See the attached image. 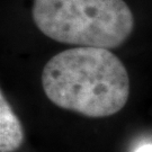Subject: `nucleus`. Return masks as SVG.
<instances>
[{
    "label": "nucleus",
    "mask_w": 152,
    "mask_h": 152,
    "mask_svg": "<svg viewBox=\"0 0 152 152\" xmlns=\"http://www.w3.org/2000/svg\"><path fill=\"white\" fill-rule=\"evenodd\" d=\"M41 81L50 102L88 117L116 114L130 97L129 72L108 49L64 50L46 62Z\"/></svg>",
    "instance_id": "1"
},
{
    "label": "nucleus",
    "mask_w": 152,
    "mask_h": 152,
    "mask_svg": "<svg viewBox=\"0 0 152 152\" xmlns=\"http://www.w3.org/2000/svg\"><path fill=\"white\" fill-rule=\"evenodd\" d=\"M32 17L51 39L86 48H117L134 27L124 0H33Z\"/></svg>",
    "instance_id": "2"
},
{
    "label": "nucleus",
    "mask_w": 152,
    "mask_h": 152,
    "mask_svg": "<svg viewBox=\"0 0 152 152\" xmlns=\"http://www.w3.org/2000/svg\"><path fill=\"white\" fill-rule=\"evenodd\" d=\"M24 142L23 126L10 104L0 94V152H15Z\"/></svg>",
    "instance_id": "3"
},
{
    "label": "nucleus",
    "mask_w": 152,
    "mask_h": 152,
    "mask_svg": "<svg viewBox=\"0 0 152 152\" xmlns=\"http://www.w3.org/2000/svg\"><path fill=\"white\" fill-rule=\"evenodd\" d=\"M134 152H152V144H145L141 145L136 149Z\"/></svg>",
    "instance_id": "4"
}]
</instances>
